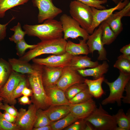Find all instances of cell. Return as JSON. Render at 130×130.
Here are the masks:
<instances>
[{
	"instance_id": "cell-1",
	"label": "cell",
	"mask_w": 130,
	"mask_h": 130,
	"mask_svg": "<svg viewBox=\"0 0 130 130\" xmlns=\"http://www.w3.org/2000/svg\"><path fill=\"white\" fill-rule=\"evenodd\" d=\"M23 28L26 34L37 37L41 41L60 38L63 36L60 22L54 19L46 20L41 24H25Z\"/></svg>"
},
{
	"instance_id": "cell-2",
	"label": "cell",
	"mask_w": 130,
	"mask_h": 130,
	"mask_svg": "<svg viewBox=\"0 0 130 130\" xmlns=\"http://www.w3.org/2000/svg\"><path fill=\"white\" fill-rule=\"evenodd\" d=\"M67 42L63 38L41 41L37 44L35 48L30 49L19 59L28 62L33 58L43 54H63L66 52L65 48Z\"/></svg>"
},
{
	"instance_id": "cell-3",
	"label": "cell",
	"mask_w": 130,
	"mask_h": 130,
	"mask_svg": "<svg viewBox=\"0 0 130 130\" xmlns=\"http://www.w3.org/2000/svg\"><path fill=\"white\" fill-rule=\"evenodd\" d=\"M130 75H127L119 71V75L114 81L110 82L106 79L104 81L108 86L110 93L108 96L102 102L101 104L105 105L116 103L118 106L121 105L122 99L125 86L130 81Z\"/></svg>"
},
{
	"instance_id": "cell-4",
	"label": "cell",
	"mask_w": 130,
	"mask_h": 130,
	"mask_svg": "<svg viewBox=\"0 0 130 130\" xmlns=\"http://www.w3.org/2000/svg\"><path fill=\"white\" fill-rule=\"evenodd\" d=\"M85 120L91 124L95 130H115L117 126L113 115L109 114L100 104Z\"/></svg>"
},
{
	"instance_id": "cell-5",
	"label": "cell",
	"mask_w": 130,
	"mask_h": 130,
	"mask_svg": "<svg viewBox=\"0 0 130 130\" xmlns=\"http://www.w3.org/2000/svg\"><path fill=\"white\" fill-rule=\"evenodd\" d=\"M43 66L41 65L35 74H30L28 77L29 82L33 93L32 100L38 109H44L49 106L42 79Z\"/></svg>"
},
{
	"instance_id": "cell-6",
	"label": "cell",
	"mask_w": 130,
	"mask_h": 130,
	"mask_svg": "<svg viewBox=\"0 0 130 130\" xmlns=\"http://www.w3.org/2000/svg\"><path fill=\"white\" fill-rule=\"evenodd\" d=\"M69 8L71 17L88 33L92 20L91 7L75 0L71 1Z\"/></svg>"
},
{
	"instance_id": "cell-7",
	"label": "cell",
	"mask_w": 130,
	"mask_h": 130,
	"mask_svg": "<svg viewBox=\"0 0 130 130\" xmlns=\"http://www.w3.org/2000/svg\"><path fill=\"white\" fill-rule=\"evenodd\" d=\"M60 21L62 26L63 38L65 39L69 38L76 39L81 37L83 39L87 40L89 34L71 16L64 14L60 17Z\"/></svg>"
},
{
	"instance_id": "cell-8",
	"label": "cell",
	"mask_w": 130,
	"mask_h": 130,
	"mask_svg": "<svg viewBox=\"0 0 130 130\" xmlns=\"http://www.w3.org/2000/svg\"><path fill=\"white\" fill-rule=\"evenodd\" d=\"M33 5L39 11L38 20L39 23L45 20L53 19L61 13L62 10L55 6L52 0H32Z\"/></svg>"
},
{
	"instance_id": "cell-9",
	"label": "cell",
	"mask_w": 130,
	"mask_h": 130,
	"mask_svg": "<svg viewBox=\"0 0 130 130\" xmlns=\"http://www.w3.org/2000/svg\"><path fill=\"white\" fill-rule=\"evenodd\" d=\"M37 109L34 104L30 105L27 110L22 108L20 109L15 123L19 130H32L36 118Z\"/></svg>"
},
{
	"instance_id": "cell-10",
	"label": "cell",
	"mask_w": 130,
	"mask_h": 130,
	"mask_svg": "<svg viewBox=\"0 0 130 130\" xmlns=\"http://www.w3.org/2000/svg\"><path fill=\"white\" fill-rule=\"evenodd\" d=\"M130 2L129 0H121L115 6L108 9L100 10L91 7L93 18L91 25L88 32L89 34H92L95 28L107 19L114 11L121 10Z\"/></svg>"
},
{
	"instance_id": "cell-11",
	"label": "cell",
	"mask_w": 130,
	"mask_h": 130,
	"mask_svg": "<svg viewBox=\"0 0 130 130\" xmlns=\"http://www.w3.org/2000/svg\"><path fill=\"white\" fill-rule=\"evenodd\" d=\"M102 30L100 25L98 28L95 30L89 36L86 44L88 47L89 53L93 54L94 52L98 51L99 60H108L107 52L104 47L101 39Z\"/></svg>"
},
{
	"instance_id": "cell-12",
	"label": "cell",
	"mask_w": 130,
	"mask_h": 130,
	"mask_svg": "<svg viewBox=\"0 0 130 130\" xmlns=\"http://www.w3.org/2000/svg\"><path fill=\"white\" fill-rule=\"evenodd\" d=\"M84 79L77 71L67 66L63 68L56 85L65 92L68 88L75 84L84 82Z\"/></svg>"
},
{
	"instance_id": "cell-13",
	"label": "cell",
	"mask_w": 130,
	"mask_h": 130,
	"mask_svg": "<svg viewBox=\"0 0 130 130\" xmlns=\"http://www.w3.org/2000/svg\"><path fill=\"white\" fill-rule=\"evenodd\" d=\"M72 56L65 52L60 55L53 54L45 58H35L32 60L37 64L63 68L69 66Z\"/></svg>"
},
{
	"instance_id": "cell-14",
	"label": "cell",
	"mask_w": 130,
	"mask_h": 130,
	"mask_svg": "<svg viewBox=\"0 0 130 130\" xmlns=\"http://www.w3.org/2000/svg\"><path fill=\"white\" fill-rule=\"evenodd\" d=\"M24 77L19 73L12 71L5 84L0 89V96L3 101L10 103L12 93Z\"/></svg>"
},
{
	"instance_id": "cell-15",
	"label": "cell",
	"mask_w": 130,
	"mask_h": 130,
	"mask_svg": "<svg viewBox=\"0 0 130 130\" xmlns=\"http://www.w3.org/2000/svg\"><path fill=\"white\" fill-rule=\"evenodd\" d=\"M70 112L78 119H85L97 107L92 98L85 102L69 105Z\"/></svg>"
},
{
	"instance_id": "cell-16",
	"label": "cell",
	"mask_w": 130,
	"mask_h": 130,
	"mask_svg": "<svg viewBox=\"0 0 130 130\" xmlns=\"http://www.w3.org/2000/svg\"><path fill=\"white\" fill-rule=\"evenodd\" d=\"M130 16V2L124 8L112 13L105 21L109 24L116 35H118L122 31L123 27L121 19L124 17Z\"/></svg>"
},
{
	"instance_id": "cell-17",
	"label": "cell",
	"mask_w": 130,
	"mask_h": 130,
	"mask_svg": "<svg viewBox=\"0 0 130 130\" xmlns=\"http://www.w3.org/2000/svg\"><path fill=\"white\" fill-rule=\"evenodd\" d=\"M44 88L49 106L69 105L70 104L65 96V92L58 88L56 85Z\"/></svg>"
},
{
	"instance_id": "cell-18",
	"label": "cell",
	"mask_w": 130,
	"mask_h": 130,
	"mask_svg": "<svg viewBox=\"0 0 130 130\" xmlns=\"http://www.w3.org/2000/svg\"><path fill=\"white\" fill-rule=\"evenodd\" d=\"M63 68L43 65L42 79L44 88L56 85Z\"/></svg>"
},
{
	"instance_id": "cell-19",
	"label": "cell",
	"mask_w": 130,
	"mask_h": 130,
	"mask_svg": "<svg viewBox=\"0 0 130 130\" xmlns=\"http://www.w3.org/2000/svg\"><path fill=\"white\" fill-rule=\"evenodd\" d=\"M8 62L12 70L22 74H34L40 66V65L35 64L32 65L28 62L14 58L9 59Z\"/></svg>"
},
{
	"instance_id": "cell-20",
	"label": "cell",
	"mask_w": 130,
	"mask_h": 130,
	"mask_svg": "<svg viewBox=\"0 0 130 130\" xmlns=\"http://www.w3.org/2000/svg\"><path fill=\"white\" fill-rule=\"evenodd\" d=\"M99 65L98 61H93L87 55L73 56L69 66L76 71L92 68Z\"/></svg>"
},
{
	"instance_id": "cell-21",
	"label": "cell",
	"mask_w": 130,
	"mask_h": 130,
	"mask_svg": "<svg viewBox=\"0 0 130 130\" xmlns=\"http://www.w3.org/2000/svg\"><path fill=\"white\" fill-rule=\"evenodd\" d=\"M44 111L51 122L63 118L70 112L69 105H66L51 106Z\"/></svg>"
},
{
	"instance_id": "cell-22",
	"label": "cell",
	"mask_w": 130,
	"mask_h": 130,
	"mask_svg": "<svg viewBox=\"0 0 130 130\" xmlns=\"http://www.w3.org/2000/svg\"><path fill=\"white\" fill-rule=\"evenodd\" d=\"M79 40V43L78 44L70 40L67 41L65 48L66 52L72 56L88 55L89 53L86 40L83 39Z\"/></svg>"
},
{
	"instance_id": "cell-23",
	"label": "cell",
	"mask_w": 130,
	"mask_h": 130,
	"mask_svg": "<svg viewBox=\"0 0 130 130\" xmlns=\"http://www.w3.org/2000/svg\"><path fill=\"white\" fill-rule=\"evenodd\" d=\"M109 68L108 64L106 60H104L102 64L95 67L77 71L83 77L91 76L96 79L104 76V74L108 71Z\"/></svg>"
},
{
	"instance_id": "cell-24",
	"label": "cell",
	"mask_w": 130,
	"mask_h": 130,
	"mask_svg": "<svg viewBox=\"0 0 130 130\" xmlns=\"http://www.w3.org/2000/svg\"><path fill=\"white\" fill-rule=\"evenodd\" d=\"M104 79V76L93 80L84 79V82L87 85L90 92L93 97L98 98L104 94L105 92L102 86Z\"/></svg>"
},
{
	"instance_id": "cell-25",
	"label": "cell",
	"mask_w": 130,
	"mask_h": 130,
	"mask_svg": "<svg viewBox=\"0 0 130 130\" xmlns=\"http://www.w3.org/2000/svg\"><path fill=\"white\" fill-rule=\"evenodd\" d=\"M100 25L102 30L101 39L102 43L104 45H110L114 41L117 36L105 20Z\"/></svg>"
},
{
	"instance_id": "cell-26",
	"label": "cell",
	"mask_w": 130,
	"mask_h": 130,
	"mask_svg": "<svg viewBox=\"0 0 130 130\" xmlns=\"http://www.w3.org/2000/svg\"><path fill=\"white\" fill-rule=\"evenodd\" d=\"M70 112L63 118L51 122L50 125L53 130H61L66 128L78 120Z\"/></svg>"
},
{
	"instance_id": "cell-27",
	"label": "cell",
	"mask_w": 130,
	"mask_h": 130,
	"mask_svg": "<svg viewBox=\"0 0 130 130\" xmlns=\"http://www.w3.org/2000/svg\"><path fill=\"white\" fill-rule=\"evenodd\" d=\"M116 121L117 126L124 130L130 129V115L129 112L125 114L122 109L119 110L117 113L113 115Z\"/></svg>"
},
{
	"instance_id": "cell-28",
	"label": "cell",
	"mask_w": 130,
	"mask_h": 130,
	"mask_svg": "<svg viewBox=\"0 0 130 130\" xmlns=\"http://www.w3.org/2000/svg\"><path fill=\"white\" fill-rule=\"evenodd\" d=\"M29 0H0V18H3L8 10L16 6L24 5Z\"/></svg>"
},
{
	"instance_id": "cell-29",
	"label": "cell",
	"mask_w": 130,
	"mask_h": 130,
	"mask_svg": "<svg viewBox=\"0 0 130 130\" xmlns=\"http://www.w3.org/2000/svg\"><path fill=\"white\" fill-rule=\"evenodd\" d=\"M12 70L8 61L0 58V89L8 78Z\"/></svg>"
},
{
	"instance_id": "cell-30",
	"label": "cell",
	"mask_w": 130,
	"mask_h": 130,
	"mask_svg": "<svg viewBox=\"0 0 130 130\" xmlns=\"http://www.w3.org/2000/svg\"><path fill=\"white\" fill-rule=\"evenodd\" d=\"M113 67L125 74L130 75V60L124 57L122 55L118 57Z\"/></svg>"
},
{
	"instance_id": "cell-31",
	"label": "cell",
	"mask_w": 130,
	"mask_h": 130,
	"mask_svg": "<svg viewBox=\"0 0 130 130\" xmlns=\"http://www.w3.org/2000/svg\"><path fill=\"white\" fill-rule=\"evenodd\" d=\"M87 87V85L84 82L75 84L69 87L65 91V96L69 101Z\"/></svg>"
},
{
	"instance_id": "cell-32",
	"label": "cell",
	"mask_w": 130,
	"mask_h": 130,
	"mask_svg": "<svg viewBox=\"0 0 130 130\" xmlns=\"http://www.w3.org/2000/svg\"><path fill=\"white\" fill-rule=\"evenodd\" d=\"M93 97L87 87L78 93L69 100V101L70 104H78L87 101L92 98Z\"/></svg>"
},
{
	"instance_id": "cell-33",
	"label": "cell",
	"mask_w": 130,
	"mask_h": 130,
	"mask_svg": "<svg viewBox=\"0 0 130 130\" xmlns=\"http://www.w3.org/2000/svg\"><path fill=\"white\" fill-rule=\"evenodd\" d=\"M51 122L45 113L41 109H37L36 118L33 128H38L50 125Z\"/></svg>"
},
{
	"instance_id": "cell-34",
	"label": "cell",
	"mask_w": 130,
	"mask_h": 130,
	"mask_svg": "<svg viewBox=\"0 0 130 130\" xmlns=\"http://www.w3.org/2000/svg\"><path fill=\"white\" fill-rule=\"evenodd\" d=\"M10 30L14 32L13 34L9 38L11 41L16 43L24 39L26 33L25 31L22 30L21 24L20 22H18L17 25L11 28Z\"/></svg>"
},
{
	"instance_id": "cell-35",
	"label": "cell",
	"mask_w": 130,
	"mask_h": 130,
	"mask_svg": "<svg viewBox=\"0 0 130 130\" xmlns=\"http://www.w3.org/2000/svg\"><path fill=\"white\" fill-rule=\"evenodd\" d=\"M27 84L26 80L24 77L13 92L11 98L10 103H14L15 98L22 95V91L24 88L26 87Z\"/></svg>"
},
{
	"instance_id": "cell-36",
	"label": "cell",
	"mask_w": 130,
	"mask_h": 130,
	"mask_svg": "<svg viewBox=\"0 0 130 130\" xmlns=\"http://www.w3.org/2000/svg\"><path fill=\"white\" fill-rule=\"evenodd\" d=\"M16 44V54L20 57L24 54L25 52L27 49H34L37 46V44L31 45L28 44L26 42L24 39Z\"/></svg>"
},
{
	"instance_id": "cell-37",
	"label": "cell",
	"mask_w": 130,
	"mask_h": 130,
	"mask_svg": "<svg viewBox=\"0 0 130 130\" xmlns=\"http://www.w3.org/2000/svg\"><path fill=\"white\" fill-rule=\"evenodd\" d=\"M91 7L102 10L106 9L102 5L106 3L107 0H76Z\"/></svg>"
},
{
	"instance_id": "cell-38",
	"label": "cell",
	"mask_w": 130,
	"mask_h": 130,
	"mask_svg": "<svg viewBox=\"0 0 130 130\" xmlns=\"http://www.w3.org/2000/svg\"><path fill=\"white\" fill-rule=\"evenodd\" d=\"M19 130L15 124L10 122L0 115V130Z\"/></svg>"
},
{
	"instance_id": "cell-39",
	"label": "cell",
	"mask_w": 130,
	"mask_h": 130,
	"mask_svg": "<svg viewBox=\"0 0 130 130\" xmlns=\"http://www.w3.org/2000/svg\"><path fill=\"white\" fill-rule=\"evenodd\" d=\"M86 121L84 119H78L66 128L65 130H84Z\"/></svg>"
},
{
	"instance_id": "cell-40",
	"label": "cell",
	"mask_w": 130,
	"mask_h": 130,
	"mask_svg": "<svg viewBox=\"0 0 130 130\" xmlns=\"http://www.w3.org/2000/svg\"><path fill=\"white\" fill-rule=\"evenodd\" d=\"M0 110H5L15 117H16L18 114L17 110L13 106H10L6 103L3 104L1 103L0 105Z\"/></svg>"
},
{
	"instance_id": "cell-41",
	"label": "cell",
	"mask_w": 130,
	"mask_h": 130,
	"mask_svg": "<svg viewBox=\"0 0 130 130\" xmlns=\"http://www.w3.org/2000/svg\"><path fill=\"white\" fill-rule=\"evenodd\" d=\"M13 17L11 19L6 23L4 24H0V41L4 39L6 36L7 27L9 23L15 18Z\"/></svg>"
},
{
	"instance_id": "cell-42",
	"label": "cell",
	"mask_w": 130,
	"mask_h": 130,
	"mask_svg": "<svg viewBox=\"0 0 130 130\" xmlns=\"http://www.w3.org/2000/svg\"><path fill=\"white\" fill-rule=\"evenodd\" d=\"M124 91L126 92L125 96H124L122 101L124 103L130 104V81L126 84Z\"/></svg>"
},
{
	"instance_id": "cell-43",
	"label": "cell",
	"mask_w": 130,
	"mask_h": 130,
	"mask_svg": "<svg viewBox=\"0 0 130 130\" xmlns=\"http://www.w3.org/2000/svg\"><path fill=\"white\" fill-rule=\"evenodd\" d=\"M120 51L122 53V55L123 56L130 60V44L123 47L120 49Z\"/></svg>"
},
{
	"instance_id": "cell-44",
	"label": "cell",
	"mask_w": 130,
	"mask_h": 130,
	"mask_svg": "<svg viewBox=\"0 0 130 130\" xmlns=\"http://www.w3.org/2000/svg\"><path fill=\"white\" fill-rule=\"evenodd\" d=\"M4 113L0 112V115L6 120L12 123L15 122L16 117H14L6 111Z\"/></svg>"
},
{
	"instance_id": "cell-45",
	"label": "cell",
	"mask_w": 130,
	"mask_h": 130,
	"mask_svg": "<svg viewBox=\"0 0 130 130\" xmlns=\"http://www.w3.org/2000/svg\"><path fill=\"white\" fill-rule=\"evenodd\" d=\"M19 101L21 104L22 105L30 104L31 103L28 97L24 96L19 98Z\"/></svg>"
},
{
	"instance_id": "cell-46",
	"label": "cell",
	"mask_w": 130,
	"mask_h": 130,
	"mask_svg": "<svg viewBox=\"0 0 130 130\" xmlns=\"http://www.w3.org/2000/svg\"><path fill=\"white\" fill-rule=\"evenodd\" d=\"M32 90L27 88L26 87L24 88L22 92V94L27 97L32 96Z\"/></svg>"
},
{
	"instance_id": "cell-47",
	"label": "cell",
	"mask_w": 130,
	"mask_h": 130,
	"mask_svg": "<svg viewBox=\"0 0 130 130\" xmlns=\"http://www.w3.org/2000/svg\"><path fill=\"white\" fill-rule=\"evenodd\" d=\"M32 130H52L50 125L45 126L38 128H33Z\"/></svg>"
},
{
	"instance_id": "cell-48",
	"label": "cell",
	"mask_w": 130,
	"mask_h": 130,
	"mask_svg": "<svg viewBox=\"0 0 130 130\" xmlns=\"http://www.w3.org/2000/svg\"><path fill=\"white\" fill-rule=\"evenodd\" d=\"M84 130H95L92 125L90 123L86 121V125Z\"/></svg>"
},
{
	"instance_id": "cell-49",
	"label": "cell",
	"mask_w": 130,
	"mask_h": 130,
	"mask_svg": "<svg viewBox=\"0 0 130 130\" xmlns=\"http://www.w3.org/2000/svg\"><path fill=\"white\" fill-rule=\"evenodd\" d=\"M114 2L115 4H117L121 0H111Z\"/></svg>"
},
{
	"instance_id": "cell-50",
	"label": "cell",
	"mask_w": 130,
	"mask_h": 130,
	"mask_svg": "<svg viewBox=\"0 0 130 130\" xmlns=\"http://www.w3.org/2000/svg\"><path fill=\"white\" fill-rule=\"evenodd\" d=\"M3 100V98L1 97L0 96V101H2Z\"/></svg>"
},
{
	"instance_id": "cell-51",
	"label": "cell",
	"mask_w": 130,
	"mask_h": 130,
	"mask_svg": "<svg viewBox=\"0 0 130 130\" xmlns=\"http://www.w3.org/2000/svg\"><path fill=\"white\" fill-rule=\"evenodd\" d=\"M1 101H0V104H1Z\"/></svg>"
}]
</instances>
